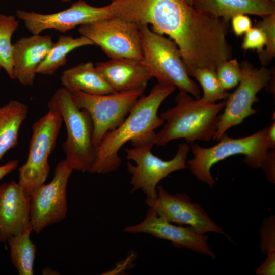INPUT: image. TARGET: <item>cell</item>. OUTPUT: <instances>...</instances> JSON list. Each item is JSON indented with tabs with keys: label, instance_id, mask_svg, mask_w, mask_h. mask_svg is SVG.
Instances as JSON below:
<instances>
[{
	"label": "cell",
	"instance_id": "obj_7",
	"mask_svg": "<svg viewBox=\"0 0 275 275\" xmlns=\"http://www.w3.org/2000/svg\"><path fill=\"white\" fill-rule=\"evenodd\" d=\"M154 144L146 143L125 148L126 158L135 164L127 163L131 174V191L142 190L146 196L145 201L155 199L159 182L171 173L187 168L186 159L190 147L187 143L179 145L175 156L170 160H163L151 151Z\"/></svg>",
	"mask_w": 275,
	"mask_h": 275
},
{
	"label": "cell",
	"instance_id": "obj_9",
	"mask_svg": "<svg viewBox=\"0 0 275 275\" xmlns=\"http://www.w3.org/2000/svg\"><path fill=\"white\" fill-rule=\"evenodd\" d=\"M78 32L99 46L111 59L144 60L138 23L111 17L80 25Z\"/></svg>",
	"mask_w": 275,
	"mask_h": 275
},
{
	"label": "cell",
	"instance_id": "obj_24",
	"mask_svg": "<svg viewBox=\"0 0 275 275\" xmlns=\"http://www.w3.org/2000/svg\"><path fill=\"white\" fill-rule=\"evenodd\" d=\"M194 77L201 86L203 95L200 99L209 103H215L219 100H227L230 93L221 86L216 71L208 68H199L195 70Z\"/></svg>",
	"mask_w": 275,
	"mask_h": 275
},
{
	"label": "cell",
	"instance_id": "obj_8",
	"mask_svg": "<svg viewBox=\"0 0 275 275\" xmlns=\"http://www.w3.org/2000/svg\"><path fill=\"white\" fill-rule=\"evenodd\" d=\"M69 92L76 106L87 111L91 116L94 126L92 141L96 148L107 132L124 121L144 91L136 90L104 95L89 94L77 90Z\"/></svg>",
	"mask_w": 275,
	"mask_h": 275
},
{
	"label": "cell",
	"instance_id": "obj_2",
	"mask_svg": "<svg viewBox=\"0 0 275 275\" xmlns=\"http://www.w3.org/2000/svg\"><path fill=\"white\" fill-rule=\"evenodd\" d=\"M175 102L174 107L160 114L164 123L162 129L156 133L155 145L164 146L179 139H184L187 143L209 142L213 139L226 100L211 104L201 99L195 100L188 93L179 92Z\"/></svg>",
	"mask_w": 275,
	"mask_h": 275
},
{
	"label": "cell",
	"instance_id": "obj_15",
	"mask_svg": "<svg viewBox=\"0 0 275 275\" xmlns=\"http://www.w3.org/2000/svg\"><path fill=\"white\" fill-rule=\"evenodd\" d=\"M30 197L19 183L12 181L0 185V242L32 230Z\"/></svg>",
	"mask_w": 275,
	"mask_h": 275
},
{
	"label": "cell",
	"instance_id": "obj_31",
	"mask_svg": "<svg viewBox=\"0 0 275 275\" xmlns=\"http://www.w3.org/2000/svg\"><path fill=\"white\" fill-rule=\"evenodd\" d=\"M19 162L17 160H11L0 166V181L8 174L16 169Z\"/></svg>",
	"mask_w": 275,
	"mask_h": 275
},
{
	"label": "cell",
	"instance_id": "obj_35",
	"mask_svg": "<svg viewBox=\"0 0 275 275\" xmlns=\"http://www.w3.org/2000/svg\"><path fill=\"white\" fill-rule=\"evenodd\" d=\"M61 1L64 3H68L70 2L71 0H61Z\"/></svg>",
	"mask_w": 275,
	"mask_h": 275
},
{
	"label": "cell",
	"instance_id": "obj_12",
	"mask_svg": "<svg viewBox=\"0 0 275 275\" xmlns=\"http://www.w3.org/2000/svg\"><path fill=\"white\" fill-rule=\"evenodd\" d=\"M145 203L157 214L170 222L191 227L200 234L214 232L230 238L201 206L192 202L186 194H171L159 185L157 187L156 198Z\"/></svg>",
	"mask_w": 275,
	"mask_h": 275
},
{
	"label": "cell",
	"instance_id": "obj_18",
	"mask_svg": "<svg viewBox=\"0 0 275 275\" xmlns=\"http://www.w3.org/2000/svg\"><path fill=\"white\" fill-rule=\"evenodd\" d=\"M193 6L228 22L239 14L263 18L275 13V4L271 0H194Z\"/></svg>",
	"mask_w": 275,
	"mask_h": 275
},
{
	"label": "cell",
	"instance_id": "obj_34",
	"mask_svg": "<svg viewBox=\"0 0 275 275\" xmlns=\"http://www.w3.org/2000/svg\"><path fill=\"white\" fill-rule=\"evenodd\" d=\"M188 4L193 6V2L194 0H184Z\"/></svg>",
	"mask_w": 275,
	"mask_h": 275
},
{
	"label": "cell",
	"instance_id": "obj_29",
	"mask_svg": "<svg viewBox=\"0 0 275 275\" xmlns=\"http://www.w3.org/2000/svg\"><path fill=\"white\" fill-rule=\"evenodd\" d=\"M231 20L233 31L237 36L244 34L252 27V21L246 14L235 15Z\"/></svg>",
	"mask_w": 275,
	"mask_h": 275
},
{
	"label": "cell",
	"instance_id": "obj_26",
	"mask_svg": "<svg viewBox=\"0 0 275 275\" xmlns=\"http://www.w3.org/2000/svg\"><path fill=\"white\" fill-rule=\"evenodd\" d=\"M215 71L222 87L225 90L236 87L240 81L241 67L236 59L231 58L223 62L219 65Z\"/></svg>",
	"mask_w": 275,
	"mask_h": 275
},
{
	"label": "cell",
	"instance_id": "obj_20",
	"mask_svg": "<svg viewBox=\"0 0 275 275\" xmlns=\"http://www.w3.org/2000/svg\"><path fill=\"white\" fill-rule=\"evenodd\" d=\"M29 112L28 105L12 100L0 107V161L18 144L19 131Z\"/></svg>",
	"mask_w": 275,
	"mask_h": 275
},
{
	"label": "cell",
	"instance_id": "obj_25",
	"mask_svg": "<svg viewBox=\"0 0 275 275\" xmlns=\"http://www.w3.org/2000/svg\"><path fill=\"white\" fill-rule=\"evenodd\" d=\"M256 26L264 31L266 36L265 48L259 55L261 64L266 66L275 56V13L262 18Z\"/></svg>",
	"mask_w": 275,
	"mask_h": 275
},
{
	"label": "cell",
	"instance_id": "obj_4",
	"mask_svg": "<svg viewBox=\"0 0 275 275\" xmlns=\"http://www.w3.org/2000/svg\"><path fill=\"white\" fill-rule=\"evenodd\" d=\"M47 107L59 114L65 125L67 136L62 144L65 159L73 170L89 172L95 155L90 115L76 106L69 91L64 87L54 92Z\"/></svg>",
	"mask_w": 275,
	"mask_h": 275
},
{
	"label": "cell",
	"instance_id": "obj_32",
	"mask_svg": "<svg viewBox=\"0 0 275 275\" xmlns=\"http://www.w3.org/2000/svg\"><path fill=\"white\" fill-rule=\"evenodd\" d=\"M267 129V140L268 143L269 149L275 148V122L266 128Z\"/></svg>",
	"mask_w": 275,
	"mask_h": 275
},
{
	"label": "cell",
	"instance_id": "obj_37",
	"mask_svg": "<svg viewBox=\"0 0 275 275\" xmlns=\"http://www.w3.org/2000/svg\"><path fill=\"white\" fill-rule=\"evenodd\" d=\"M112 1H114V0H112Z\"/></svg>",
	"mask_w": 275,
	"mask_h": 275
},
{
	"label": "cell",
	"instance_id": "obj_21",
	"mask_svg": "<svg viewBox=\"0 0 275 275\" xmlns=\"http://www.w3.org/2000/svg\"><path fill=\"white\" fill-rule=\"evenodd\" d=\"M91 45L94 44L82 35L77 38L68 35L60 36L38 65L36 73L44 75H53L59 68L66 64L69 53L77 48Z\"/></svg>",
	"mask_w": 275,
	"mask_h": 275
},
{
	"label": "cell",
	"instance_id": "obj_19",
	"mask_svg": "<svg viewBox=\"0 0 275 275\" xmlns=\"http://www.w3.org/2000/svg\"><path fill=\"white\" fill-rule=\"evenodd\" d=\"M63 87L93 95L114 93L91 62L80 63L64 70L61 77Z\"/></svg>",
	"mask_w": 275,
	"mask_h": 275
},
{
	"label": "cell",
	"instance_id": "obj_27",
	"mask_svg": "<svg viewBox=\"0 0 275 275\" xmlns=\"http://www.w3.org/2000/svg\"><path fill=\"white\" fill-rule=\"evenodd\" d=\"M274 219L272 216L266 219L260 231L261 246L267 255V259H275Z\"/></svg>",
	"mask_w": 275,
	"mask_h": 275
},
{
	"label": "cell",
	"instance_id": "obj_36",
	"mask_svg": "<svg viewBox=\"0 0 275 275\" xmlns=\"http://www.w3.org/2000/svg\"><path fill=\"white\" fill-rule=\"evenodd\" d=\"M271 1H272L273 2H275V0H271Z\"/></svg>",
	"mask_w": 275,
	"mask_h": 275
},
{
	"label": "cell",
	"instance_id": "obj_33",
	"mask_svg": "<svg viewBox=\"0 0 275 275\" xmlns=\"http://www.w3.org/2000/svg\"><path fill=\"white\" fill-rule=\"evenodd\" d=\"M56 273H58L56 271L48 267L43 269L42 271V274H58Z\"/></svg>",
	"mask_w": 275,
	"mask_h": 275
},
{
	"label": "cell",
	"instance_id": "obj_30",
	"mask_svg": "<svg viewBox=\"0 0 275 275\" xmlns=\"http://www.w3.org/2000/svg\"><path fill=\"white\" fill-rule=\"evenodd\" d=\"M274 163H275V153L274 149L272 151H269L267 160L263 169L266 173L268 180L274 183Z\"/></svg>",
	"mask_w": 275,
	"mask_h": 275
},
{
	"label": "cell",
	"instance_id": "obj_1",
	"mask_svg": "<svg viewBox=\"0 0 275 275\" xmlns=\"http://www.w3.org/2000/svg\"><path fill=\"white\" fill-rule=\"evenodd\" d=\"M176 89L173 86L156 84L146 96L142 95L124 121L107 132L95 148V155L89 172L107 174L117 170L122 160L121 148L130 141L133 146L145 143L155 145V130L164 121L157 115L163 101Z\"/></svg>",
	"mask_w": 275,
	"mask_h": 275
},
{
	"label": "cell",
	"instance_id": "obj_6",
	"mask_svg": "<svg viewBox=\"0 0 275 275\" xmlns=\"http://www.w3.org/2000/svg\"><path fill=\"white\" fill-rule=\"evenodd\" d=\"M62 123L59 114L48 109L33 124L28 158L18 169V183L29 196L48 177V158L56 147Z\"/></svg>",
	"mask_w": 275,
	"mask_h": 275
},
{
	"label": "cell",
	"instance_id": "obj_28",
	"mask_svg": "<svg viewBox=\"0 0 275 275\" xmlns=\"http://www.w3.org/2000/svg\"><path fill=\"white\" fill-rule=\"evenodd\" d=\"M244 34L242 48L244 50H257L258 54L261 53L266 43V36L262 29L257 26L252 27Z\"/></svg>",
	"mask_w": 275,
	"mask_h": 275
},
{
	"label": "cell",
	"instance_id": "obj_23",
	"mask_svg": "<svg viewBox=\"0 0 275 275\" xmlns=\"http://www.w3.org/2000/svg\"><path fill=\"white\" fill-rule=\"evenodd\" d=\"M18 26L15 16L0 14V70L4 69L12 79L14 77L11 38Z\"/></svg>",
	"mask_w": 275,
	"mask_h": 275
},
{
	"label": "cell",
	"instance_id": "obj_3",
	"mask_svg": "<svg viewBox=\"0 0 275 275\" xmlns=\"http://www.w3.org/2000/svg\"><path fill=\"white\" fill-rule=\"evenodd\" d=\"M266 133V128L251 135L237 139L231 138L226 133L217 144L209 148L193 143L190 147L194 157L186 163L192 174L210 187L216 183L211 175V168L229 157L243 155L244 163L252 168L263 169L269 152Z\"/></svg>",
	"mask_w": 275,
	"mask_h": 275
},
{
	"label": "cell",
	"instance_id": "obj_10",
	"mask_svg": "<svg viewBox=\"0 0 275 275\" xmlns=\"http://www.w3.org/2000/svg\"><path fill=\"white\" fill-rule=\"evenodd\" d=\"M240 67L241 76L239 85L230 93L223 113L219 115L217 129L213 138L214 140L218 141L230 128L257 112L253 108L258 100L257 95L271 78V71L264 66L257 68L245 61Z\"/></svg>",
	"mask_w": 275,
	"mask_h": 275
},
{
	"label": "cell",
	"instance_id": "obj_16",
	"mask_svg": "<svg viewBox=\"0 0 275 275\" xmlns=\"http://www.w3.org/2000/svg\"><path fill=\"white\" fill-rule=\"evenodd\" d=\"M95 66L114 92L145 91L153 78L144 60L126 58L111 59L97 63Z\"/></svg>",
	"mask_w": 275,
	"mask_h": 275
},
{
	"label": "cell",
	"instance_id": "obj_11",
	"mask_svg": "<svg viewBox=\"0 0 275 275\" xmlns=\"http://www.w3.org/2000/svg\"><path fill=\"white\" fill-rule=\"evenodd\" d=\"M73 171L65 159L61 160L56 167L52 180L30 195V219L33 231L36 233L66 217L67 185Z\"/></svg>",
	"mask_w": 275,
	"mask_h": 275
},
{
	"label": "cell",
	"instance_id": "obj_13",
	"mask_svg": "<svg viewBox=\"0 0 275 275\" xmlns=\"http://www.w3.org/2000/svg\"><path fill=\"white\" fill-rule=\"evenodd\" d=\"M16 15L32 34H40L47 29L65 33L78 25L113 17L109 5L94 7L83 0L74 2L69 8L54 13L17 10Z\"/></svg>",
	"mask_w": 275,
	"mask_h": 275
},
{
	"label": "cell",
	"instance_id": "obj_14",
	"mask_svg": "<svg viewBox=\"0 0 275 275\" xmlns=\"http://www.w3.org/2000/svg\"><path fill=\"white\" fill-rule=\"evenodd\" d=\"M124 231L129 233H146L156 238L168 240L178 248H185L214 259L216 255L207 243L205 234L197 232L189 226L176 225L159 216L151 208L140 223L126 227Z\"/></svg>",
	"mask_w": 275,
	"mask_h": 275
},
{
	"label": "cell",
	"instance_id": "obj_22",
	"mask_svg": "<svg viewBox=\"0 0 275 275\" xmlns=\"http://www.w3.org/2000/svg\"><path fill=\"white\" fill-rule=\"evenodd\" d=\"M28 230L11 237L8 240L11 262L19 275H33L36 247Z\"/></svg>",
	"mask_w": 275,
	"mask_h": 275
},
{
	"label": "cell",
	"instance_id": "obj_5",
	"mask_svg": "<svg viewBox=\"0 0 275 275\" xmlns=\"http://www.w3.org/2000/svg\"><path fill=\"white\" fill-rule=\"evenodd\" d=\"M144 61L158 83L173 86L179 92L199 99L201 92L190 77L176 44L170 38L151 30L148 25L138 24Z\"/></svg>",
	"mask_w": 275,
	"mask_h": 275
},
{
	"label": "cell",
	"instance_id": "obj_17",
	"mask_svg": "<svg viewBox=\"0 0 275 275\" xmlns=\"http://www.w3.org/2000/svg\"><path fill=\"white\" fill-rule=\"evenodd\" d=\"M53 43L50 35L33 34L21 38L13 44L14 79L23 86H33L37 68Z\"/></svg>",
	"mask_w": 275,
	"mask_h": 275
}]
</instances>
